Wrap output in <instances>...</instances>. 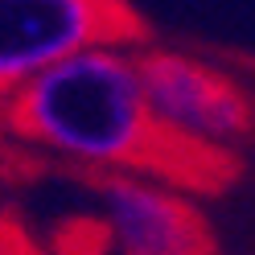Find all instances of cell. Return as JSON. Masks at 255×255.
<instances>
[{"instance_id": "2", "label": "cell", "mask_w": 255, "mask_h": 255, "mask_svg": "<svg viewBox=\"0 0 255 255\" xmlns=\"http://www.w3.org/2000/svg\"><path fill=\"white\" fill-rule=\"evenodd\" d=\"M144 37L148 21L132 0H0V116L54 62L99 45L140 50Z\"/></svg>"}, {"instance_id": "5", "label": "cell", "mask_w": 255, "mask_h": 255, "mask_svg": "<svg viewBox=\"0 0 255 255\" xmlns=\"http://www.w3.org/2000/svg\"><path fill=\"white\" fill-rule=\"evenodd\" d=\"M0 255H50V247L12 210H0Z\"/></svg>"}, {"instance_id": "1", "label": "cell", "mask_w": 255, "mask_h": 255, "mask_svg": "<svg viewBox=\"0 0 255 255\" xmlns=\"http://www.w3.org/2000/svg\"><path fill=\"white\" fill-rule=\"evenodd\" d=\"M0 132L99 173H124L177 194H227L243 156L169 128L144 91L136 54L99 45L54 62L12 91Z\"/></svg>"}, {"instance_id": "3", "label": "cell", "mask_w": 255, "mask_h": 255, "mask_svg": "<svg viewBox=\"0 0 255 255\" xmlns=\"http://www.w3.org/2000/svg\"><path fill=\"white\" fill-rule=\"evenodd\" d=\"M136 70L144 78L156 116L181 136L235 156L255 140V91L231 66L198 58L189 50L140 45Z\"/></svg>"}, {"instance_id": "4", "label": "cell", "mask_w": 255, "mask_h": 255, "mask_svg": "<svg viewBox=\"0 0 255 255\" xmlns=\"http://www.w3.org/2000/svg\"><path fill=\"white\" fill-rule=\"evenodd\" d=\"M111 231V255H222L210 218L189 194L124 173L78 169Z\"/></svg>"}]
</instances>
